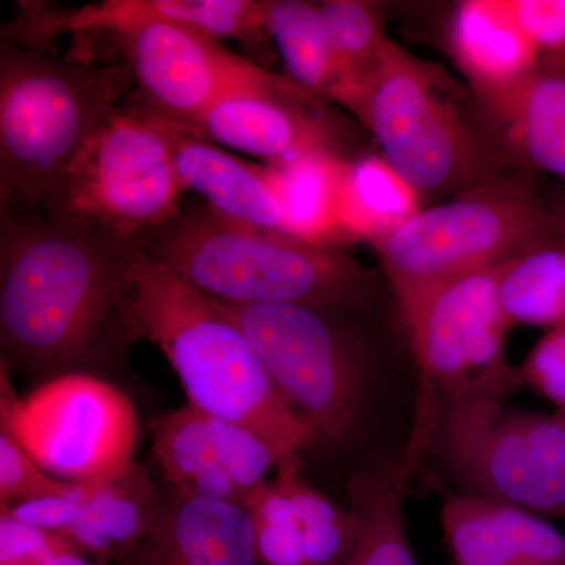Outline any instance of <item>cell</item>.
<instances>
[{"label":"cell","instance_id":"1","mask_svg":"<svg viewBox=\"0 0 565 565\" xmlns=\"http://www.w3.org/2000/svg\"><path fill=\"white\" fill-rule=\"evenodd\" d=\"M139 258V237L0 211L2 363L25 374L84 373L140 340Z\"/></svg>","mask_w":565,"mask_h":565},{"label":"cell","instance_id":"33","mask_svg":"<svg viewBox=\"0 0 565 565\" xmlns=\"http://www.w3.org/2000/svg\"><path fill=\"white\" fill-rule=\"evenodd\" d=\"M546 204L552 211L553 221L556 223L557 232L565 243V189L550 188L544 192Z\"/></svg>","mask_w":565,"mask_h":565},{"label":"cell","instance_id":"15","mask_svg":"<svg viewBox=\"0 0 565 565\" xmlns=\"http://www.w3.org/2000/svg\"><path fill=\"white\" fill-rule=\"evenodd\" d=\"M162 498L140 465L111 478L71 482L62 497L0 508L25 525L61 534L107 564L131 557L158 520Z\"/></svg>","mask_w":565,"mask_h":565},{"label":"cell","instance_id":"17","mask_svg":"<svg viewBox=\"0 0 565 565\" xmlns=\"http://www.w3.org/2000/svg\"><path fill=\"white\" fill-rule=\"evenodd\" d=\"M440 520L455 565H565V534L515 505L452 494Z\"/></svg>","mask_w":565,"mask_h":565},{"label":"cell","instance_id":"25","mask_svg":"<svg viewBox=\"0 0 565 565\" xmlns=\"http://www.w3.org/2000/svg\"><path fill=\"white\" fill-rule=\"evenodd\" d=\"M319 11L344 81L341 107L356 117L390 39L384 7L364 0H327L319 3Z\"/></svg>","mask_w":565,"mask_h":565},{"label":"cell","instance_id":"28","mask_svg":"<svg viewBox=\"0 0 565 565\" xmlns=\"http://www.w3.org/2000/svg\"><path fill=\"white\" fill-rule=\"evenodd\" d=\"M275 478L291 498L302 537L305 565L343 564L362 530L356 512L341 508L305 481L300 455L281 460Z\"/></svg>","mask_w":565,"mask_h":565},{"label":"cell","instance_id":"31","mask_svg":"<svg viewBox=\"0 0 565 565\" xmlns=\"http://www.w3.org/2000/svg\"><path fill=\"white\" fill-rule=\"evenodd\" d=\"M514 385L541 394L565 416V326L548 330L514 366Z\"/></svg>","mask_w":565,"mask_h":565},{"label":"cell","instance_id":"29","mask_svg":"<svg viewBox=\"0 0 565 565\" xmlns=\"http://www.w3.org/2000/svg\"><path fill=\"white\" fill-rule=\"evenodd\" d=\"M0 565H110L61 534L25 525L0 512Z\"/></svg>","mask_w":565,"mask_h":565},{"label":"cell","instance_id":"13","mask_svg":"<svg viewBox=\"0 0 565 565\" xmlns=\"http://www.w3.org/2000/svg\"><path fill=\"white\" fill-rule=\"evenodd\" d=\"M107 32L131 70L137 103L152 117L195 132L223 93L266 70L173 22L129 21Z\"/></svg>","mask_w":565,"mask_h":565},{"label":"cell","instance_id":"2","mask_svg":"<svg viewBox=\"0 0 565 565\" xmlns=\"http://www.w3.org/2000/svg\"><path fill=\"white\" fill-rule=\"evenodd\" d=\"M151 263L196 291L233 305H310L363 311L381 297L377 273L341 248L232 221L206 204L181 206L141 234Z\"/></svg>","mask_w":565,"mask_h":565},{"label":"cell","instance_id":"9","mask_svg":"<svg viewBox=\"0 0 565 565\" xmlns=\"http://www.w3.org/2000/svg\"><path fill=\"white\" fill-rule=\"evenodd\" d=\"M184 193L166 122L122 103L82 147L43 214L140 237L177 215Z\"/></svg>","mask_w":565,"mask_h":565},{"label":"cell","instance_id":"32","mask_svg":"<svg viewBox=\"0 0 565 565\" xmlns=\"http://www.w3.org/2000/svg\"><path fill=\"white\" fill-rule=\"evenodd\" d=\"M541 62L565 65V0H505Z\"/></svg>","mask_w":565,"mask_h":565},{"label":"cell","instance_id":"22","mask_svg":"<svg viewBox=\"0 0 565 565\" xmlns=\"http://www.w3.org/2000/svg\"><path fill=\"white\" fill-rule=\"evenodd\" d=\"M414 473L403 451L352 476L348 487L351 509L360 516L362 530L341 565H419L404 511L405 492Z\"/></svg>","mask_w":565,"mask_h":565},{"label":"cell","instance_id":"23","mask_svg":"<svg viewBox=\"0 0 565 565\" xmlns=\"http://www.w3.org/2000/svg\"><path fill=\"white\" fill-rule=\"evenodd\" d=\"M263 24L288 77L305 90L341 106L344 81L327 39L319 3L264 0Z\"/></svg>","mask_w":565,"mask_h":565},{"label":"cell","instance_id":"21","mask_svg":"<svg viewBox=\"0 0 565 565\" xmlns=\"http://www.w3.org/2000/svg\"><path fill=\"white\" fill-rule=\"evenodd\" d=\"M481 109L520 169L565 184V65L542 62L514 90Z\"/></svg>","mask_w":565,"mask_h":565},{"label":"cell","instance_id":"30","mask_svg":"<svg viewBox=\"0 0 565 565\" xmlns=\"http://www.w3.org/2000/svg\"><path fill=\"white\" fill-rule=\"evenodd\" d=\"M71 482L43 470L9 434L0 430V508L62 497Z\"/></svg>","mask_w":565,"mask_h":565},{"label":"cell","instance_id":"18","mask_svg":"<svg viewBox=\"0 0 565 565\" xmlns=\"http://www.w3.org/2000/svg\"><path fill=\"white\" fill-rule=\"evenodd\" d=\"M121 565H262L252 516L243 505L162 498L151 533Z\"/></svg>","mask_w":565,"mask_h":565},{"label":"cell","instance_id":"12","mask_svg":"<svg viewBox=\"0 0 565 565\" xmlns=\"http://www.w3.org/2000/svg\"><path fill=\"white\" fill-rule=\"evenodd\" d=\"M329 103L291 77L264 70L223 93L196 134L274 169L319 156L352 161L353 132Z\"/></svg>","mask_w":565,"mask_h":565},{"label":"cell","instance_id":"19","mask_svg":"<svg viewBox=\"0 0 565 565\" xmlns=\"http://www.w3.org/2000/svg\"><path fill=\"white\" fill-rule=\"evenodd\" d=\"M166 126L185 192L202 196L204 204L223 217L289 233L270 167L262 169L234 158L191 129L172 122Z\"/></svg>","mask_w":565,"mask_h":565},{"label":"cell","instance_id":"26","mask_svg":"<svg viewBox=\"0 0 565 565\" xmlns=\"http://www.w3.org/2000/svg\"><path fill=\"white\" fill-rule=\"evenodd\" d=\"M343 166L344 161L319 156L278 169L270 167L289 233L326 247L343 239L338 221Z\"/></svg>","mask_w":565,"mask_h":565},{"label":"cell","instance_id":"14","mask_svg":"<svg viewBox=\"0 0 565 565\" xmlns=\"http://www.w3.org/2000/svg\"><path fill=\"white\" fill-rule=\"evenodd\" d=\"M150 433L156 462L182 497L244 508L282 460L258 435L191 404L152 419Z\"/></svg>","mask_w":565,"mask_h":565},{"label":"cell","instance_id":"16","mask_svg":"<svg viewBox=\"0 0 565 565\" xmlns=\"http://www.w3.org/2000/svg\"><path fill=\"white\" fill-rule=\"evenodd\" d=\"M264 0H104L81 9L28 13L14 22L22 43L63 32H107L125 22L158 20L184 25L215 40H236L263 54L270 43L263 24Z\"/></svg>","mask_w":565,"mask_h":565},{"label":"cell","instance_id":"6","mask_svg":"<svg viewBox=\"0 0 565 565\" xmlns=\"http://www.w3.org/2000/svg\"><path fill=\"white\" fill-rule=\"evenodd\" d=\"M559 239L535 173L520 169L416 212L371 244L404 323L445 286Z\"/></svg>","mask_w":565,"mask_h":565},{"label":"cell","instance_id":"10","mask_svg":"<svg viewBox=\"0 0 565 565\" xmlns=\"http://www.w3.org/2000/svg\"><path fill=\"white\" fill-rule=\"evenodd\" d=\"M508 264L445 286L403 323L419 375L411 438L416 455L430 449L438 401L479 393L508 396L515 388L514 366L505 359L512 327L498 300Z\"/></svg>","mask_w":565,"mask_h":565},{"label":"cell","instance_id":"8","mask_svg":"<svg viewBox=\"0 0 565 565\" xmlns=\"http://www.w3.org/2000/svg\"><path fill=\"white\" fill-rule=\"evenodd\" d=\"M504 397L438 401L430 449L460 493L565 520V416L509 408Z\"/></svg>","mask_w":565,"mask_h":565},{"label":"cell","instance_id":"11","mask_svg":"<svg viewBox=\"0 0 565 565\" xmlns=\"http://www.w3.org/2000/svg\"><path fill=\"white\" fill-rule=\"evenodd\" d=\"M0 384L3 433L46 473L74 484L111 478L136 463L137 412L109 382L92 374H63L20 399L2 363Z\"/></svg>","mask_w":565,"mask_h":565},{"label":"cell","instance_id":"5","mask_svg":"<svg viewBox=\"0 0 565 565\" xmlns=\"http://www.w3.org/2000/svg\"><path fill=\"white\" fill-rule=\"evenodd\" d=\"M134 93L125 62H66L2 41L0 211L43 212L92 134Z\"/></svg>","mask_w":565,"mask_h":565},{"label":"cell","instance_id":"27","mask_svg":"<svg viewBox=\"0 0 565 565\" xmlns=\"http://www.w3.org/2000/svg\"><path fill=\"white\" fill-rule=\"evenodd\" d=\"M498 300L509 326H565V243L545 245L509 263Z\"/></svg>","mask_w":565,"mask_h":565},{"label":"cell","instance_id":"7","mask_svg":"<svg viewBox=\"0 0 565 565\" xmlns=\"http://www.w3.org/2000/svg\"><path fill=\"white\" fill-rule=\"evenodd\" d=\"M218 303L250 338L285 399L315 427L318 444H345L362 430L377 367L355 322L359 311Z\"/></svg>","mask_w":565,"mask_h":565},{"label":"cell","instance_id":"4","mask_svg":"<svg viewBox=\"0 0 565 565\" xmlns=\"http://www.w3.org/2000/svg\"><path fill=\"white\" fill-rule=\"evenodd\" d=\"M355 118L422 203L520 170L471 88L392 39Z\"/></svg>","mask_w":565,"mask_h":565},{"label":"cell","instance_id":"24","mask_svg":"<svg viewBox=\"0 0 565 565\" xmlns=\"http://www.w3.org/2000/svg\"><path fill=\"white\" fill-rule=\"evenodd\" d=\"M419 206V196L384 158L359 156L344 162L338 203L343 239L374 243L414 217Z\"/></svg>","mask_w":565,"mask_h":565},{"label":"cell","instance_id":"20","mask_svg":"<svg viewBox=\"0 0 565 565\" xmlns=\"http://www.w3.org/2000/svg\"><path fill=\"white\" fill-rule=\"evenodd\" d=\"M446 46L481 107L514 90L542 63L512 20L505 0L457 3Z\"/></svg>","mask_w":565,"mask_h":565},{"label":"cell","instance_id":"3","mask_svg":"<svg viewBox=\"0 0 565 565\" xmlns=\"http://www.w3.org/2000/svg\"><path fill=\"white\" fill-rule=\"evenodd\" d=\"M132 310L139 337L166 355L188 404L258 435L282 460L318 444L315 427L285 399L243 327L141 250Z\"/></svg>","mask_w":565,"mask_h":565}]
</instances>
